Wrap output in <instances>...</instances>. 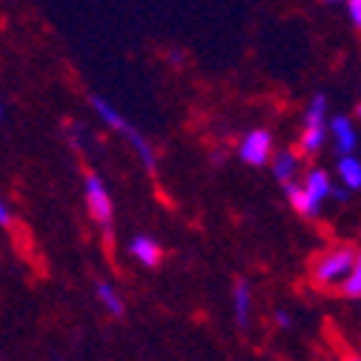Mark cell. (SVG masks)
<instances>
[{
    "label": "cell",
    "instance_id": "obj_12",
    "mask_svg": "<svg viewBox=\"0 0 361 361\" xmlns=\"http://www.w3.org/2000/svg\"><path fill=\"white\" fill-rule=\"evenodd\" d=\"M250 284L247 281H238L235 284V319H238V324L241 327H247L250 324Z\"/></svg>",
    "mask_w": 361,
    "mask_h": 361
},
{
    "label": "cell",
    "instance_id": "obj_20",
    "mask_svg": "<svg viewBox=\"0 0 361 361\" xmlns=\"http://www.w3.org/2000/svg\"><path fill=\"white\" fill-rule=\"evenodd\" d=\"M355 112H358V115H361V104H358V109H355Z\"/></svg>",
    "mask_w": 361,
    "mask_h": 361
},
{
    "label": "cell",
    "instance_id": "obj_9",
    "mask_svg": "<svg viewBox=\"0 0 361 361\" xmlns=\"http://www.w3.org/2000/svg\"><path fill=\"white\" fill-rule=\"evenodd\" d=\"M95 293H98L101 304L115 315V319H121V315H123V301H121L118 290H115L112 284H106V281H98V284H95Z\"/></svg>",
    "mask_w": 361,
    "mask_h": 361
},
{
    "label": "cell",
    "instance_id": "obj_7",
    "mask_svg": "<svg viewBox=\"0 0 361 361\" xmlns=\"http://www.w3.org/2000/svg\"><path fill=\"white\" fill-rule=\"evenodd\" d=\"M333 135H336V149L341 152V158L353 155V149H355V132H353L347 118H341V115L333 118Z\"/></svg>",
    "mask_w": 361,
    "mask_h": 361
},
{
    "label": "cell",
    "instance_id": "obj_5",
    "mask_svg": "<svg viewBox=\"0 0 361 361\" xmlns=\"http://www.w3.org/2000/svg\"><path fill=\"white\" fill-rule=\"evenodd\" d=\"M304 198H307V207H310V218L312 215H319L322 209V201L330 195L333 184H330V175L324 169H310L307 178H304Z\"/></svg>",
    "mask_w": 361,
    "mask_h": 361
},
{
    "label": "cell",
    "instance_id": "obj_2",
    "mask_svg": "<svg viewBox=\"0 0 361 361\" xmlns=\"http://www.w3.org/2000/svg\"><path fill=\"white\" fill-rule=\"evenodd\" d=\"M83 195H86V209L92 215L101 230L106 233V238H112V198L109 190L104 184V178L95 172H86L83 175Z\"/></svg>",
    "mask_w": 361,
    "mask_h": 361
},
{
    "label": "cell",
    "instance_id": "obj_18",
    "mask_svg": "<svg viewBox=\"0 0 361 361\" xmlns=\"http://www.w3.org/2000/svg\"><path fill=\"white\" fill-rule=\"evenodd\" d=\"M330 195H333L336 201H344V198H347V190H338V187H333V190H330Z\"/></svg>",
    "mask_w": 361,
    "mask_h": 361
},
{
    "label": "cell",
    "instance_id": "obj_21",
    "mask_svg": "<svg viewBox=\"0 0 361 361\" xmlns=\"http://www.w3.org/2000/svg\"><path fill=\"white\" fill-rule=\"evenodd\" d=\"M350 361H361V358H350Z\"/></svg>",
    "mask_w": 361,
    "mask_h": 361
},
{
    "label": "cell",
    "instance_id": "obj_3",
    "mask_svg": "<svg viewBox=\"0 0 361 361\" xmlns=\"http://www.w3.org/2000/svg\"><path fill=\"white\" fill-rule=\"evenodd\" d=\"M353 261H355L353 250H347V247L333 250V252H327L319 264H315L312 276H315V281H319V284H338V281L344 284V279L350 276V269H353Z\"/></svg>",
    "mask_w": 361,
    "mask_h": 361
},
{
    "label": "cell",
    "instance_id": "obj_22",
    "mask_svg": "<svg viewBox=\"0 0 361 361\" xmlns=\"http://www.w3.org/2000/svg\"><path fill=\"white\" fill-rule=\"evenodd\" d=\"M330 4H336V0H330Z\"/></svg>",
    "mask_w": 361,
    "mask_h": 361
},
{
    "label": "cell",
    "instance_id": "obj_15",
    "mask_svg": "<svg viewBox=\"0 0 361 361\" xmlns=\"http://www.w3.org/2000/svg\"><path fill=\"white\" fill-rule=\"evenodd\" d=\"M347 12H350L353 26H358V29H361V0H347Z\"/></svg>",
    "mask_w": 361,
    "mask_h": 361
},
{
    "label": "cell",
    "instance_id": "obj_8",
    "mask_svg": "<svg viewBox=\"0 0 361 361\" xmlns=\"http://www.w3.org/2000/svg\"><path fill=\"white\" fill-rule=\"evenodd\" d=\"M338 175L347 190H361V161L353 155H344L338 161Z\"/></svg>",
    "mask_w": 361,
    "mask_h": 361
},
{
    "label": "cell",
    "instance_id": "obj_1",
    "mask_svg": "<svg viewBox=\"0 0 361 361\" xmlns=\"http://www.w3.org/2000/svg\"><path fill=\"white\" fill-rule=\"evenodd\" d=\"M92 109L101 115V121H104L106 126H112L115 132H121L123 138L132 144V149L138 152V158L144 161V166H147V169H155V149H152V144H149V141L144 138V135H141L138 129H135V126H132V123H129V121H126V118H123L112 104H106L101 95H92Z\"/></svg>",
    "mask_w": 361,
    "mask_h": 361
},
{
    "label": "cell",
    "instance_id": "obj_19",
    "mask_svg": "<svg viewBox=\"0 0 361 361\" xmlns=\"http://www.w3.org/2000/svg\"><path fill=\"white\" fill-rule=\"evenodd\" d=\"M0 121H4V104H0Z\"/></svg>",
    "mask_w": 361,
    "mask_h": 361
},
{
    "label": "cell",
    "instance_id": "obj_13",
    "mask_svg": "<svg viewBox=\"0 0 361 361\" xmlns=\"http://www.w3.org/2000/svg\"><path fill=\"white\" fill-rule=\"evenodd\" d=\"M324 118H327V98L315 95L307 106V126H319V123H324Z\"/></svg>",
    "mask_w": 361,
    "mask_h": 361
},
{
    "label": "cell",
    "instance_id": "obj_16",
    "mask_svg": "<svg viewBox=\"0 0 361 361\" xmlns=\"http://www.w3.org/2000/svg\"><path fill=\"white\" fill-rule=\"evenodd\" d=\"M9 224H12V209L0 201V227H9Z\"/></svg>",
    "mask_w": 361,
    "mask_h": 361
},
{
    "label": "cell",
    "instance_id": "obj_14",
    "mask_svg": "<svg viewBox=\"0 0 361 361\" xmlns=\"http://www.w3.org/2000/svg\"><path fill=\"white\" fill-rule=\"evenodd\" d=\"M344 293H347L350 298H358V295H361V255H355L350 276L344 279Z\"/></svg>",
    "mask_w": 361,
    "mask_h": 361
},
{
    "label": "cell",
    "instance_id": "obj_4",
    "mask_svg": "<svg viewBox=\"0 0 361 361\" xmlns=\"http://www.w3.org/2000/svg\"><path fill=\"white\" fill-rule=\"evenodd\" d=\"M269 149H273V135H269L267 129H252V132L244 135L238 155L250 166H264L267 158H269Z\"/></svg>",
    "mask_w": 361,
    "mask_h": 361
},
{
    "label": "cell",
    "instance_id": "obj_10",
    "mask_svg": "<svg viewBox=\"0 0 361 361\" xmlns=\"http://www.w3.org/2000/svg\"><path fill=\"white\" fill-rule=\"evenodd\" d=\"M295 169H298V158H295L293 152H279V155H276L273 172H276V178L281 180V184H290L293 175H295Z\"/></svg>",
    "mask_w": 361,
    "mask_h": 361
},
{
    "label": "cell",
    "instance_id": "obj_6",
    "mask_svg": "<svg viewBox=\"0 0 361 361\" xmlns=\"http://www.w3.org/2000/svg\"><path fill=\"white\" fill-rule=\"evenodd\" d=\"M129 252L138 258L144 267H158V261H161V247L149 235H135L129 241Z\"/></svg>",
    "mask_w": 361,
    "mask_h": 361
},
{
    "label": "cell",
    "instance_id": "obj_11",
    "mask_svg": "<svg viewBox=\"0 0 361 361\" xmlns=\"http://www.w3.org/2000/svg\"><path fill=\"white\" fill-rule=\"evenodd\" d=\"M324 138H327V126H324V123H319V126H307L304 135H301V149H304L307 155L319 152L322 144H324Z\"/></svg>",
    "mask_w": 361,
    "mask_h": 361
},
{
    "label": "cell",
    "instance_id": "obj_17",
    "mask_svg": "<svg viewBox=\"0 0 361 361\" xmlns=\"http://www.w3.org/2000/svg\"><path fill=\"white\" fill-rule=\"evenodd\" d=\"M276 322H279V327H284V330L293 324V319H290V315H287L284 310H279V312H276Z\"/></svg>",
    "mask_w": 361,
    "mask_h": 361
}]
</instances>
